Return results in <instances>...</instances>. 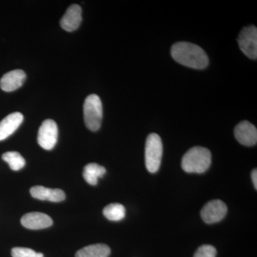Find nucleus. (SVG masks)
Here are the masks:
<instances>
[{"mask_svg": "<svg viewBox=\"0 0 257 257\" xmlns=\"http://www.w3.org/2000/svg\"><path fill=\"white\" fill-rule=\"evenodd\" d=\"M84 119L86 126L92 132L99 130L102 119V104L100 98L96 94H90L84 101Z\"/></svg>", "mask_w": 257, "mask_h": 257, "instance_id": "7ed1b4c3", "label": "nucleus"}, {"mask_svg": "<svg viewBox=\"0 0 257 257\" xmlns=\"http://www.w3.org/2000/svg\"><path fill=\"white\" fill-rule=\"evenodd\" d=\"M103 214L109 220L119 221L124 219L126 214V209L122 204L112 203L104 207L103 209Z\"/></svg>", "mask_w": 257, "mask_h": 257, "instance_id": "dca6fc26", "label": "nucleus"}, {"mask_svg": "<svg viewBox=\"0 0 257 257\" xmlns=\"http://www.w3.org/2000/svg\"><path fill=\"white\" fill-rule=\"evenodd\" d=\"M106 172V169L102 166L96 163H89L84 167L83 177L88 184L95 186L98 183V179L102 178Z\"/></svg>", "mask_w": 257, "mask_h": 257, "instance_id": "2eb2a0df", "label": "nucleus"}, {"mask_svg": "<svg viewBox=\"0 0 257 257\" xmlns=\"http://www.w3.org/2000/svg\"><path fill=\"white\" fill-rule=\"evenodd\" d=\"M251 179H252V182L253 184V186H254L255 189H257V171L256 169H254L251 172Z\"/></svg>", "mask_w": 257, "mask_h": 257, "instance_id": "aec40b11", "label": "nucleus"}, {"mask_svg": "<svg viewBox=\"0 0 257 257\" xmlns=\"http://www.w3.org/2000/svg\"><path fill=\"white\" fill-rule=\"evenodd\" d=\"M24 116L20 112L12 113L0 121V141L9 138L23 123Z\"/></svg>", "mask_w": 257, "mask_h": 257, "instance_id": "ddd939ff", "label": "nucleus"}, {"mask_svg": "<svg viewBox=\"0 0 257 257\" xmlns=\"http://www.w3.org/2000/svg\"><path fill=\"white\" fill-rule=\"evenodd\" d=\"M2 158L9 165L10 169L13 171L20 170L25 166V159L19 152H5Z\"/></svg>", "mask_w": 257, "mask_h": 257, "instance_id": "f3484780", "label": "nucleus"}, {"mask_svg": "<svg viewBox=\"0 0 257 257\" xmlns=\"http://www.w3.org/2000/svg\"><path fill=\"white\" fill-rule=\"evenodd\" d=\"M163 154L162 140L157 134L152 133L147 137L145 145V165L151 173H156L160 169Z\"/></svg>", "mask_w": 257, "mask_h": 257, "instance_id": "20e7f679", "label": "nucleus"}, {"mask_svg": "<svg viewBox=\"0 0 257 257\" xmlns=\"http://www.w3.org/2000/svg\"><path fill=\"white\" fill-rule=\"evenodd\" d=\"M211 163V152L202 147H194L186 152L182 160V167L187 173L202 174Z\"/></svg>", "mask_w": 257, "mask_h": 257, "instance_id": "f03ea898", "label": "nucleus"}, {"mask_svg": "<svg viewBox=\"0 0 257 257\" xmlns=\"http://www.w3.org/2000/svg\"><path fill=\"white\" fill-rule=\"evenodd\" d=\"M234 136L241 145L251 147L257 143V130L248 121H241L234 128Z\"/></svg>", "mask_w": 257, "mask_h": 257, "instance_id": "6e6552de", "label": "nucleus"}, {"mask_svg": "<svg viewBox=\"0 0 257 257\" xmlns=\"http://www.w3.org/2000/svg\"><path fill=\"white\" fill-rule=\"evenodd\" d=\"M110 253V248L107 245L96 243L81 248L76 253L75 257H109Z\"/></svg>", "mask_w": 257, "mask_h": 257, "instance_id": "4468645a", "label": "nucleus"}, {"mask_svg": "<svg viewBox=\"0 0 257 257\" xmlns=\"http://www.w3.org/2000/svg\"><path fill=\"white\" fill-rule=\"evenodd\" d=\"M227 212L226 204L219 199L207 203L201 211V216L207 224H214L222 220Z\"/></svg>", "mask_w": 257, "mask_h": 257, "instance_id": "0eeeda50", "label": "nucleus"}, {"mask_svg": "<svg viewBox=\"0 0 257 257\" xmlns=\"http://www.w3.org/2000/svg\"><path fill=\"white\" fill-rule=\"evenodd\" d=\"M58 139V127L54 120L47 119L42 122L38 132L37 142L42 148L51 150L55 147Z\"/></svg>", "mask_w": 257, "mask_h": 257, "instance_id": "423d86ee", "label": "nucleus"}, {"mask_svg": "<svg viewBox=\"0 0 257 257\" xmlns=\"http://www.w3.org/2000/svg\"><path fill=\"white\" fill-rule=\"evenodd\" d=\"M171 54L176 62L191 68L202 69L209 64V58L202 47L190 42L175 43L171 49Z\"/></svg>", "mask_w": 257, "mask_h": 257, "instance_id": "f257e3e1", "label": "nucleus"}, {"mask_svg": "<svg viewBox=\"0 0 257 257\" xmlns=\"http://www.w3.org/2000/svg\"><path fill=\"white\" fill-rule=\"evenodd\" d=\"M21 224L29 229H42L50 227L53 224L52 218L40 212H31L22 217Z\"/></svg>", "mask_w": 257, "mask_h": 257, "instance_id": "1a4fd4ad", "label": "nucleus"}, {"mask_svg": "<svg viewBox=\"0 0 257 257\" xmlns=\"http://www.w3.org/2000/svg\"><path fill=\"white\" fill-rule=\"evenodd\" d=\"M26 79V74L22 69L10 71L2 77L0 87L5 92H13L21 87Z\"/></svg>", "mask_w": 257, "mask_h": 257, "instance_id": "9d476101", "label": "nucleus"}, {"mask_svg": "<svg viewBox=\"0 0 257 257\" xmlns=\"http://www.w3.org/2000/svg\"><path fill=\"white\" fill-rule=\"evenodd\" d=\"M30 194L35 199L40 200L60 202L65 199V194L62 189H49L43 186H35L30 189Z\"/></svg>", "mask_w": 257, "mask_h": 257, "instance_id": "f8f14e48", "label": "nucleus"}, {"mask_svg": "<svg viewBox=\"0 0 257 257\" xmlns=\"http://www.w3.org/2000/svg\"><path fill=\"white\" fill-rule=\"evenodd\" d=\"M238 43L243 54L251 60L257 58V29L256 27H246L241 30Z\"/></svg>", "mask_w": 257, "mask_h": 257, "instance_id": "39448f33", "label": "nucleus"}, {"mask_svg": "<svg viewBox=\"0 0 257 257\" xmlns=\"http://www.w3.org/2000/svg\"><path fill=\"white\" fill-rule=\"evenodd\" d=\"M82 20L81 7L78 5H72L61 19L60 25L66 31L73 32L78 29Z\"/></svg>", "mask_w": 257, "mask_h": 257, "instance_id": "9b49d317", "label": "nucleus"}, {"mask_svg": "<svg viewBox=\"0 0 257 257\" xmlns=\"http://www.w3.org/2000/svg\"><path fill=\"white\" fill-rule=\"evenodd\" d=\"M216 249L211 245L204 244L198 248L194 257H216Z\"/></svg>", "mask_w": 257, "mask_h": 257, "instance_id": "6ab92c4d", "label": "nucleus"}, {"mask_svg": "<svg viewBox=\"0 0 257 257\" xmlns=\"http://www.w3.org/2000/svg\"><path fill=\"white\" fill-rule=\"evenodd\" d=\"M13 257H44L42 253L36 252L32 248L15 247L12 249Z\"/></svg>", "mask_w": 257, "mask_h": 257, "instance_id": "a211bd4d", "label": "nucleus"}]
</instances>
